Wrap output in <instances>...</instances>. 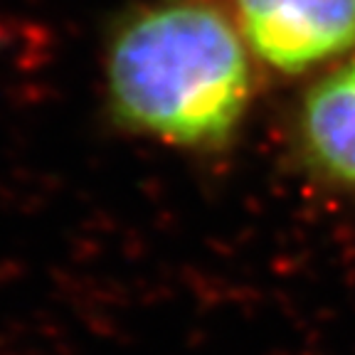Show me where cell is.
Instances as JSON below:
<instances>
[{
  "label": "cell",
  "mask_w": 355,
  "mask_h": 355,
  "mask_svg": "<svg viewBox=\"0 0 355 355\" xmlns=\"http://www.w3.org/2000/svg\"><path fill=\"white\" fill-rule=\"evenodd\" d=\"M266 79L306 82L355 55V0H227Z\"/></svg>",
  "instance_id": "cell-2"
},
{
  "label": "cell",
  "mask_w": 355,
  "mask_h": 355,
  "mask_svg": "<svg viewBox=\"0 0 355 355\" xmlns=\"http://www.w3.org/2000/svg\"><path fill=\"white\" fill-rule=\"evenodd\" d=\"M286 148L313 185L355 200V55L301 84L288 111Z\"/></svg>",
  "instance_id": "cell-3"
},
{
  "label": "cell",
  "mask_w": 355,
  "mask_h": 355,
  "mask_svg": "<svg viewBox=\"0 0 355 355\" xmlns=\"http://www.w3.org/2000/svg\"><path fill=\"white\" fill-rule=\"evenodd\" d=\"M111 121L190 155L239 144L264 72L227 0H144L111 28L101 62Z\"/></svg>",
  "instance_id": "cell-1"
}]
</instances>
